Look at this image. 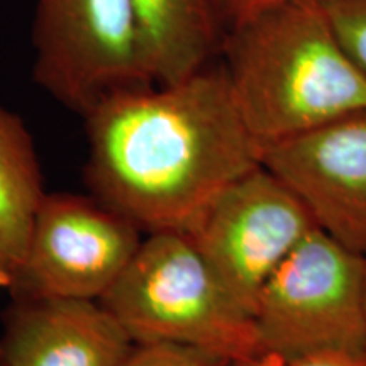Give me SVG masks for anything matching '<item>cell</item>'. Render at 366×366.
<instances>
[{
  "mask_svg": "<svg viewBox=\"0 0 366 366\" xmlns=\"http://www.w3.org/2000/svg\"><path fill=\"white\" fill-rule=\"evenodd\" d=\"M97 200L141 231L185 232L231 183L263 164L221 59L168 85L117 90L85 114Z\"/></svg>",
  "mask_w": 366,
  "mask_h": 366,
  "instance_id": "cell-1",
  "label": "cell"
},
{
  "mask_svg": "<svg viewBox=\"0 0 366 366\" xmlns=\"http://www.w3.org/2000/svg\"><path fill=\"white\" fill-rule=\"evenodd\" d=\"M221 63L263 146L366 111V75L324 0H287L224 34Z\"/></svg>",
  "mask_w": 366,
  "mask_h": 366,
  "instance_id": "cell-2",
  "label": "cell"
},
{
  "mask_svg": "<svg viewBox=\"0 0 366 366\" xmlns=\"http://www.w3.org/2000/svg\"><path fill=\"white\" fill-rule=\"evenodd\" d=\"M100 302L134 342H183L234 363L264 353L253 317L182 231L149 232Z\"/></svg>",
  "mask_w": 366,
  "mask_h": 366,
  "instance_id": "cell-3",
  "label": "cell"
},
{
  "mask_svg": "<svg viewBox=\"0 0 366 366\" xmlns=\"http://www.w3.org/2000/svg\"><path fill=\"white\" fill-rule=\"evenodd\" d=\"M366 258L312 229L263 287L253 320L267 353L366 350Z\"/></svg>",
  "mask_w": 366,
  "mask_h": 366,
  "instance_id": "cell-4",
  "label": "cell"
},
{
  "mask_svg": "<svg viewBox=\"0 0 366 366\" xmlns=\"http://www.w3.org/2000/svg\"><path fill=\"white\" fill-rule=\"evenodd\" d=\"M34 80L85 116L117 90L154 85L134 0H36Z\"/></svg>",
  "mask_w": 366,
  "mask_h": 366,
  "instance_id": "cell-5",
  "label": "cell"
},
{
  "mask_svg": "<svg viewBox=\"0 0 366 366\" xmlns=\"http://www.w3.org/2000/svg\"><path fill=\"white\" fill-rule=\"evenodd\" d=\"M315 227L295 192L262 164L221 192L185 234L253 317L263 287Z\"/></svg>",
  "mask_w": 366,
  "mask_h": 366,
  "instance_id": "cell-6",
  "label": "cell"
},
{
  "mask_svg": "<svg viewBox=\"0 0 366 366\" xmlns=\"http://www.w3.org/2000/svg\"><path fill=\"white\" fill-rule=\"evenodd\" d=\"M141 242V229L100 200L46 195L12 290L36 299L102 300Z\"/></svg>",
  "mask_w": 366,
  "mask_h": 366,
  "instance_id": "cell-7",
  "label": "cell"
},
{
  "mask_svg": "<svg viewBox=\"0 0 366 366\" xmlns=\"http://www.w3.org/2000/svg\"><path fill=\"white\" fill-rule=\"evenodd\" d=\"M263 164L295 192L320 231L366 258V111L264 144Z\"/></svg>",
  "mask_w": 366,
  "mask_h": 366,
  "instance_id": "cell-8",
  "label": "cell"
},
{
  "mask_svg": "<svg viewBox=\"0 0 366 366\" xmlns=\"http://www.w3.org/2000/svg\"><path fill=\"white\" fill-rule=\"evenodd\" d=\"M134 341L100 300L21 297L0 342L6 366H121Z\"/></svg>",
  "mask_w": 366,
  "mask_h": 366,
  "instance_id": "cell-9",
  "label": "cell"
},
{
  "mask_svg": "<svg viewBox=\"0 0 366 366\" xmlns=\"http://www.w3.org/2000/svg\"><path fill=\"white\" fill-rule=\"evenodd\" d=\"M134 6L154 85L180 81L219 56L226 29L216 0H134Z\"/></svg>",
  "mask_w": 366,
  "mask_h": 366,
  "instance_id": "cell-10",
  "label": "cell"
},
{
  "mask_svg": "<svg viewBox=\"0 0 366 366\" xmlns=\"http://www.w3.org/2000/svg\"><path fill=\"white\" fill-rule=\"evenodd\" d=\"M44 197L33 137L0 107V287H16Z\"/></svg>",
  "mask_w": 366,
  "mask_h": 366,
  "instance_id": "cell-11",
  "label": "cell"
},
{
  "mask_svg": "<svg viewBox=\"0 0 366 366\" xmlns=\"http://www.w3.org/2000/svg\"><path fill=\"white\" fill-rule=\"evenodd\" d=\"M121 366H234L202 347L172 341L134 342Z\"/></svg>",
  "mask_w": 366,
  "mask_h": 366,
  "instance_id": "cell-12",
  "label": "cell"
},
{
  "mask_svg": "<svg viewBox=\"0 0 366 366\" xmlns=\"http://www.w3.org/2000/svg\"><path fill=\"white\" fill-rule=\"evenodd\" d=\"M347 53L366 75V0H324Z\"/></svg>",
  "mask_w": 366,
  "mask_h": 366,
  "instance_id": "cell-13",
  "label": "cell"
},
{
  "mask_svg": "<svg viewBox=\"0 0 366 366\" xmlns=\"http://www.w3.org/2000/svg\"><path fill=\"white\" fill-rule=\"evenodd\" d=\"M283 366H366V350H320L285 360Z\"/></svg>",
  "mask_w": 366,
  "mask_h": 366,
  "instance_id": "cell-14",
  "label": "cell"
},
{
  "mask_svg": "<svg viewBox=\"0 0 366 366\" xmlns=\"http://www.w3.org/2000/svg\"><path fill=\"white\" fill-rule=\"evenodd\" d=\"M216 2L224 29L227 31L231 27L241 24V22L248 21L256 14L287 2V0H216Z\"/></svg>",
  "mask_w": 366,
  "mask_h": 366,
  "instance_id": "cell-15",
  "label": "cell"
},
{
  "mask_svg": "<svg viewBox=\"0 0 366 366\" xmlns=\"http://www.w3.org/2000/svg\"><path fill=\"white\" fill-rule=\"evenodd\" d=\"M285 365V360L282 356L273 355V353H259L253 356V358L236 361L234 366H283Z\"/></svg>",
  "mask_w": 366,
  "mask_h": 366,
  "instance_id": "cell-16",
  "label": "cell"
},
{
  "mask_svg": "<svg viewBox=\"0 0 366 366\" xmlns=\"http://www.w3.org/2000/svg\"><path fill=\"white\" fill-rule=\"evenodd\" d=\"M0 366H6V365H4V363H2V360H0Z\"/></svg>",
  "mask_w": 366,
  "mask_h": 366,
  "instance_id": "cell-17",
  "label": "cell"
},
{
  "mask_svg": "<svg viewBox=\"0 0 366 366\" xmlns=\"http://www.w3.org/2000/svg\"><path fill=\"white\" fill-rule=\"evenodd\" d=\"M365 274H366V273H365Z\"/></svg>",
  "mask_w": 366,
  "mask_h": 366,
  "instance_id": "cell-18",
  "label": "cell"
}]
</instances>
